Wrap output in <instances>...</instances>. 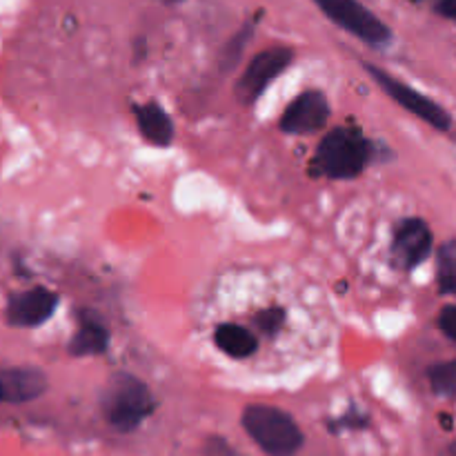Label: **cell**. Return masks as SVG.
I'll return each instance as SVG.
<instances>
[{"label":"cell","mask_w":456,"mask_h":456,"mask_svg":"<svg viewBox=\"0 0 456 456\" xmlns=\"http://www.w3.org/2000/svg\"><path fill=\"white\" fill-rule=\"evenodd\" d=\"M365 71L377 80V85L387 94V96L395 98V101L399 102L403 110H408L410 114L421 118L423 123L432 125L435 129H441V132L450 129L452 118H450L448 111H445L441 105H436V102L432 101V98H428L426 94L417 92V89L405 85L403 80L395 78V76L387 74V71H383L381 67L377 65H365Z\"/></svg>","instance_id":"cell-5"},{"label":"cell","mask_w":456,"mask_h":456,"mask_svg":"<svg viewBox=\"0 0 456 456\" xmlns=\"http://www.w3.org/2000/svg\"><path fill=\"white\" fill-rule=\"evenodd\" d=\"M283 321H285V312L279 310V307H272V310H265L258 314L256 323L263 332L270 334V337H274V334L281 330V325H283Z\"/></svg>","instance_id":"cell-18"},{"label":"cell","mask_w":456,"mask_h":456,"mask_svg":"<svg viewBox=\"0 0 456 456\" xmlns=\"http://www.w3.org/2000/svg\"><path fill=\"white\" fill-rule=\"evenodd\" d=\"M0 403H3V381H0Z\"/></svg>","instance_id":"cell-22"},{"label":"cell","mask_w":456,"mask_h":456,"mask_svg":"<svg viewBox=\"0 0 456 456\" xmlns=\"http://www.w3.org/2000/svg\"><path fill=\"white\" fill-rule=\"evenodd\" d=\"M330 118V105L323 92L316 89H307V92L298 94L288 110L281 116V129L285 134H314L325 127Z\"/></svg>","instance_id":"cell-8"},{"label":"cell","mask_w":456,"mask_h":456,"mask_svg":"<svg viewBox=\"0 0 456 456\" xmlns=\"http://www.w3.org/2000/svg\"><path fill=\"white\" fill-rule=\"evenodd\" d=\"M412 3H421V0H412Z\"/></svg>","instance_id":"cell-24"},{"label":"cell","mask_w":456,"mask_h":456,"mask_svg":"<svg viewBox=\"0 0 456 456\" xmlns=\"http://www.w3.org/2000/svg\"><path fill=\"white\" fill-rule=\"evenodd\" d=\"M294 61V52L288 47H272L267 52L256 53L245 67L243 76L236 83V96L243 105H254L256 98L270 87L272 80L279 78L289 62Z\"/></svg>","instance_id":"cell-6"},{"label":"cell","mask_w":456,"mask_h":456,"mask_svg":"<svg viewBox=\"0 0 456 456\" xmlns=\"http://www.w3.org/2000/svg\"><path fill=\"white\" fill-rule=\"evenodd\" d=\"M136 123L138 132L145 136L147 142L159 147H167L174 138V123L167 111L159 102H147V105L136 107Z\"/></svg>","instance_id":"cell-11"},{"label":"cell","mask_w":456,"mask_h":456,"mask_svg":"<svg viewBox=\"0 0 456 456\" xmlns=\"http://www.w3.org/2000/svg\"><path fill=\"white\" fill-rule=\"evenodd\" d=\"M436 12H439L444 18L456 20V0H439V4H436Z\"/></svg>","instance_id":"cell-20"},{"label":"cell","mask_w":456,"mask_h":456,"mask_svg":"<svg viewBox=\"0 0 456 456\" xmlns=\"http://www.w3.org/2000/svg\"><path fill=\"white\" fill-rule=\"evenodd\" d=\"M432 245H435V236H432L430 225L423 218H408L396 227L395 240H392V258L403 270H414L430 256Z\"/></svg>","instance_id":"cell-7"},{"label":"cell","mask_w":456,"mask_h":456,"mask_svg":"<svg viewBox=\"0 0 456 456\" xmlns=\"http://www.w3.org/2000/svg\"><path fill=\"white\" fill-rule=\"evenodd\" d=\"M165 3H181V0H165Z\"/></svg>","instance_id":"cell-23"},{"label":"cell","mask_w":456,"mask_h":456,"mask_svg":"<svg viewBox=\"0 0 456 456\" xmlns=\"http://www.w3.org/2000/svg\"><path fill=\"white\" fill-rule=\"evenodd\" d=\"M3 403H29L47 390V377L36 368H9L0 372Z\"/></svg>","instance_id":"cell-10"},{"label":"cell","mask_w":456,"mask_h":456,"mask_svg":"<svg viewBox=\"0 0 456 456\" xmlns=\"http://www.w3.org/2000/svg\"><path fill=\"white\" fill-rule=\"evenodd\" d=\"M314 3L330 20L365 43L386 45L392 38L390 27L359 0H314Z\"/></svg>","instance_id":"cell-4"},{"label":"cell","mask_w":456,"mask_h":456,"mask_svg":"<svg viewBox=\"0 0 456 456\" xmlns=\"http://www.w3.org/2000/svg\"><path fill=\"white\" fill-rule=\"evenodd\" d=\"M430 386L435 390V395L445 396V399H454L456 396V363L448 361V363H436L432 365L430 372Z\"/></svg>","instance_id":"cell-15"},{"label":"cell","mask_w":456,"mask_h":456,"mask_svg":"<svg viewBox=\"0 0 456 456\" xmlns=\"http://www.w3.org/2000/svg\"><path fill=\"white\" fill-rule=\"evenodd\" d=\"M214 343L223 354L232 356V359H248L258 347L256 337L236 323L218 325L216 332H214Z\"/></svg>","instance_id":"cell-13"},{"label":"cell","mask_w":456,"mask_h":456,"mask_svg":"<svg viewBox=\"0 0 456 456\" xmlns=\"http://www.w3.org/2000/svg\"><path fill=\"white\" fill-rule=\"evenodd\" d=\"M436 283L441 292L456 297V240L441 245L436 254Z\"/></svg>","instance_id":"cell-14"},{"label":"cell","mask_w":456,"mask_h":456,"mask_svg":"<svg viewBox=\"0 0 456 456\" xmlns=\"http://www.w3.org/2000/svg\"><path fill=\"white\" fill-rule=\"evenodd\" d=\"M372 145L359 127H337L319 142L314 154V169L319 176L354 178L368 167Z\"/></svg>","instance_id":"cell-3"},{"label":"cell","mask_w":456,"mask_h":456,"mask_svg":"<svg viewBox=\"0 0 456 456\" xmlns=\"http://www.w3.org/2000/svg\"><path fill=\"white\" fill-rule=\"evenodd\" d=\"M249 36H252V27H245V29H240L239 36H234V38L227 43L225 52H223V58H221L223 69H232V67L239 62L240 52H243L245 47V40H249Z\"/></svg>","instance_id":"cell-16"},{"label":"cell","mask_w":456,"mask_h":456,"mask_svg":"<svg viewBox=\"0 0 456 456\" xmlns=\"http://www.w3.org/2000/svg\"><path fill=\"white\" fill-rule=\"evenodd\" d=\"M240 423L249 439L267 456H297L305 444L298 423L285 410L274 405H248Z\"/></svg>","instance_id":"cell-2"},{"label":"cell","mask_w":456,"mask_h":456,"mask_svg":"<svg viewBox=\"0 0 456 456\" xmlns=\"http://www.w3.org/2000/svg\"><path fill=\"white\" fill-rule=\"evenodd\" d=\"M110 346V332L94 314L80 316V325L69 343V352L74 356H98Z\"/></svg>","instance_id":"cell-12"},{"label":"cell","mask_w":456,"mask_h":456,"mask_svg":"<svg viewBox=\"0 0 456 456\" xmlns=\"http://www.w3.org/2000/svg\"><path fill=\"white\" fill-rule=\"evenodd\" d=\"M58 307V294L47 288H31L9 298L4 316L13 328H38L52 319Z\"/></svg>","instance_id":"cell-9"},{"label":"cell","mask_w":456,"mask_h":456,"mask_svg":"<svg viewBox=\"0 0 456 456\" xmlns=\"http://www.w3.org/2000/svg\"><path fill=\"white\" fill-rule=\"evenodd\" d=\"M450 456H456V444L450 445Z\"/></svg>","instance_id":"cell-21"},{"label":"cell","mask_w":456,"mask_h":456,"mask_svg":"<svg viewBox=\"0 0 456 456\" xmlns=\"http://www.w3.org/2000/svg\"><path fill=\"white\" fill-rule=\"evenodd\" d=\"M439 328L448 338L456 341V305H448L439 314Z\"/></svg>","instance_id":"cell-19"},{"label":"cell","mask_w":456,"mask_h":456,"mask_svg":"<svg viewBox=\"0 0 456 456\" xmlns=\"http://www.w3.org/2000/svg\"><path fill=\"white\" fill-rule=\"evenodd\" d=\"M105 421L120 435L138 430L156 412V399L145 381L127 372H116L101 396Z\"/></svg>","instance_id":"cell-1"},{"label":"cell","mask_w":456,"mask_h":456,"mask_svg":"<svg viewBox=\"0 0 456 456\" xmlns=\"http://www.w3.org/2000/svg\"><path fill=\"white\" fill-rule=\"evenodd\" d=\"M200 454L203 456H245V454H240L239 450L230 444V441L223 439V436H216V435L208 436V439L203 441Z\"/></svg>","instance_id":"cell-17"}]
</instances>
